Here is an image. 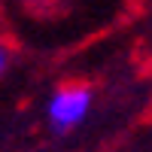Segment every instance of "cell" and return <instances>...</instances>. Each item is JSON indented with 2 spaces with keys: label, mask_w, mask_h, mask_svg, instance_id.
<instances>
[{
  "label": "cell",
  "mask_w": 152,
  "mask_h": 152,
  "mask_svg": "<svg viewBox=\"0 0 152 152\" xmlns=\"http://www.w3.org/2000/svg\"><path fill=\"white\" fill-rule=\"evenodd\" d=\"M91 113H94V88L88 82H79V79L58 82L43 104L46 128L58 137H67L73 131H79Z\"/></svg>",
  "instance_id": "cell-1"
},
{
  "label": "cell",
  "mask_w": 152,
  "mask_h": 152,
  "mask_svg": "<svg viewBox=\"0 0 152 152\" xmlns=\"http://www.w3.org/2000/svg\"><path fill=\"white\" fill-rule=\"evenodd\" d=\"M9 15L15 18H34V21H49V18H64L76 6V0H3Z\"/></svg>",
  "instance_id": "cell-2"
},
{
  "label": "cell",
  "mask_w": 152,
  "mask_h": 152,
  "mask_svg": "<svg viewBox=\"0 0 152 152\" xmlns=\"http://www.w3.org/2000/svg\"><path fill=\"white\" fill-rule=\"evenodd\" d=\"M12 64H15V43L0 31V79L12 70Z\"/></svg>",
  "instance_id": "cell-3"
}]
</instances>
